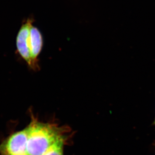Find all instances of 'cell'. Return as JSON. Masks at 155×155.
<instances>
[{"label": "cell", "instance_id": "1", "mask_svg": "<svg viewBox=\"0 0 155 155\" xmlns=\"http://www.w3.org/2000/svg\"><path fill=\"white\" fill-rule=\"evenodd\" d=\"M26 128L27 155H43L54 142L64 137L63 127L54 124L40 122L34 116Z\"/></svg>", "mask_w": 155, "mask_h": 155}, {"label": "cell", "instance_id": "2", "mask_svg": "<svg viewBox=\"0 0 155 155\" xmlns=\"http://www.w3.org/2000/svg\"><path fill=\"white\" fill-rule=\"evenodd\" d=\"M32 21L27 20L23 24L16 38L17 51L33 70L39 69L38 57L41 51L43 40L41 35L32 24Z\"/></svg>", "mask_w": 155, "mask_h": 155}, {"label": "cell", "instance_id": "3", "mask_svg": "<svg viewBox=\"0 0 155 155\" xmlns=\"http://www.w3.org/2000/svg\"><path fill=\"white\" fill-rule=\"evenodd\" d=\"M27 128L11 135L0 145L2 155H26Z\"/></svg>", "mask_w": 155, "mask_h": 155}, {"label": "cell", "instance_id": "4", "mask_svg": "<svg viewBox=\"0 0 155 155\" xmlns=\"http://www.w3.org/2000/svg\"><path fill=\"white\" fill-rule=\"evenodd\" d=\"M64 137L54 142L43 155H63Z\"/></svg>", "mask_w": 155, "mask_h": 155}, {"label": "cell", "instance_id": "5", "mask_svg": "<svg viewBox=\"0 0 155 155\" xmlns=\"http://www.w3.org/2000/svg\"><path fill=\"white\" fill-rule=\"evenodd\" d=\"M154 125H155V120H154Z\"/></svg>", "mask_w": 155, "mask_h": 155}, {"label": "cell", "instance_id": "6", "mask_svg": "<svg viewBox=\"0 0 155 155\" xmlns=\"http://www.w3.org/2000/svg\"></svg>", "mask_w": 155, "mask_h": 155}]
</instances>
